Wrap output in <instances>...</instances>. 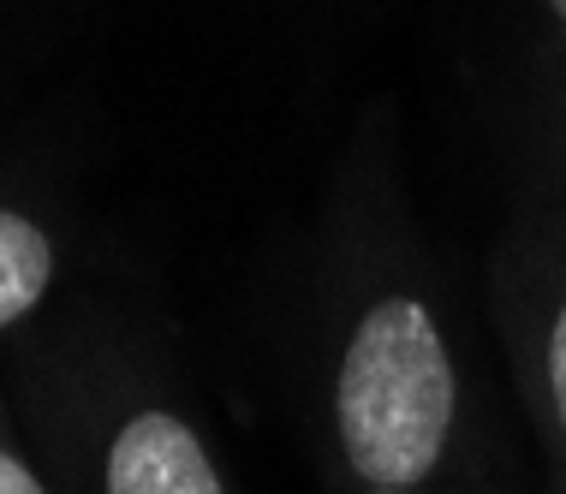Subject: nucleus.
<instances>
[{
	"instance_id": "obj_1",
	"label": "nucleus",
	"mask_w": 566,
	"mask_h": 494,
	"mask_svg": "<svg viewBox=\"0 0 566 494\" xmlns=\"http://www.w3.org/2000/svg\"><path fill=\"white\" fill-rule=\"evenodd\" d=\"M370 214L316 304L304 369L316 465L328 488L507 483L501 411L448 274L406 233L400 209Z\"/></svg>"
},
{
	"instance_id": "obj_2",
	"label": "nucleus",
	"mask_w": 566,
	"mask_h": 494,
	"mask_svg": "<svg viewBox=\"0 0 566 494\" xmlns=\"http://www.w3.org/2000/svg\"><path fill=\"white\" fill-rule=\"evenodd\" d=\"M12 406L60 494H239L132 311L66 304L30 322Z\"/></svg>"
},
{
	"instance_id": "obj_3",
	"label": "nucleus",
	"mask_w": 566,
	"mask_h": 494,
	"mask_svg": "<svg viewBox=\"0 0 566 494\" xmlns=\"http://www.w3.org/2000/svg\"><path fill=\"white\" fill-rule=\"evenodd\" d=\"M489 322L548 488H566V209L548 197L489 256Z\"/></svg>"
},
{
	"instance_id": "obj_4",
	"label": "nucleus",
	"mask_w": 566,
	"mask_h": 494,
	"mask_svg": "<svg viewBox=\"0 0 566 494\" xmlns=\"http://www.w3.org/2000/svg\"><path fill=\"white\" fill-rule=\"evenodd\" d=\"M72 269L54 214L0 191V339L24 334L54 311V292Z\"/></svg>"
},
{
	"instance_id": "obj_5",
	"label": "nucleus",
	"mask_w": 566,
	"mask_h": 494,
	"mask_svg": "<svg viewBox=\"0 0 566 494\" xmlns=\"http://www.w3.org/2000/svg\"><path fill=\"white\" fill-rule=\"evenodd\" d=\"M0 494H60L54 476L42 471V459L30 453L19 406L7 393H0Z\"/></svg>"
},
{
	"instance_id": "obj_6",
	"label": "nucleus",
	"mask_w": 566,
	"mask_h": 494,
	"mask_svg": "<svg viewBox=\"0 0 566 494\" xmlns=\"http://www.w3.org/2000/svg\"><path fill=\"white\" fill-rule=\"evenodd\" d=\"M548 149H555V197L548 203L566 209V49H555V72H548Z\"/></svg>"
},
{
	"instance_id": "obj_7",
	"label": "nucleus",
	"mask_w": 566,
	"mask_h": 494,
	"mask_svg": "<svg viewBox=\"0 0 566 494\" xmlns=\"http://www.w3.org/2000/svg\"><path fill=\"white\" fill-rule=\"evenodd\" d=\"M328 494H518L513 483H483V488H328Z\"/></svg>"
},
{
	"instance_id": "obj_8",
	"label": "nucleus",
	"mask_w": 566,
	"mask_h": 494,
	"mask_svg": "<svg viewBox=\"0 0 566 494\" xmlns=\"http://www.w3.org/2000/svg\"><path fill=\"white\" fill-rule=\"evenodd\" d=\"M537 19L548 30V42L555 49H566V0H537Z\"/></svg>"
},
{
	"instance_id": "obj_9",
	"label": "nucleus",
	"mask_w": 566,
	"mask_h": 494,
	"mask_svg": "<svg viewBox=\"0 0 566 494\" xmlns=\"http://www.w3.org/2000/svg\"><path fill=\"white\" fill-rule=\"evenodd\" d=\"M548 494H566V488H548Z\"/></svg>"
}]
</instances>
